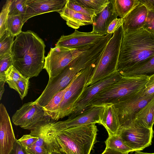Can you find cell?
Masks as SVG:
<instances>
[{
  "label": "cell",
  "mask_w": 154,
  "mask_h": 154,
  "mask_svg": "<svg viewBox=\"0 0 154 154\" xmlns=\"http://www.w3.org/2000/svg\"><path fill=\"white\" fill-rule=\"evenodd\" d=\"M101 154H128V153H123L109 148H106Z\"/></svg>",
  "instance_id": "cell-40"
},
{
  "label": "cell",
  "mask_w": 154,
  "mask_h": 154,
  "mask_svg": "<svg viewBox=\"0 0 154 154\" xmlns=\"http://www.w3.org/2000/svg\"><path fill=\"white\" fill-rule=\"evenodd\" d=\"M105 36L92 32H84L75 29L74 32L70 35H62L57 42L55 47L85 49L98 42Z\"/></svg>",
  "instance_id": "cell-12"
},
{
  "label": "cell",
  "mask_w": 154,
  "mask_h": 154,
  "mask_svg": "<svg viewBox=\"0 0 154 154\" xmlns=\"http://www.w3.org/2000/svg\"><path fill=\"white\" fill-rule=\"evenodd\" d=\"M122 77L121 74L116 71L88 86L75 105L73 112L69 116L68 119L73 118L87 110L89 103L97 95L119 80Z\"/></svg>",
  "instance_id": "cell-11"
},
{
  "label": "cell",
  "mask_w": 154,
  "mask_h": 154,
  "mask_svg": "<svg viewBox=\"0 0 154 154\" xmlns=\"http://www.w3.org/2000/svg\"><path fill=\"white\" fill-rule=\"evenodd\" d=\"M106 148H109L123 153L133 152V150L127 146L118 134L109 136L105 141Z\"/></svg>",
  "instance_id": "cell-24"
},
{
  "label": "cell",
  "mask_w": 154,
  "mask_h": 154,
  "mask_svg": "<svg viewBox=\"0 0 154 154\" xmlns=\"http://www.w3.org/2000/svg\"><path fill=\"white\" fill-rule=\"evenodd\" d=\"M29 78L24 77L15 82L7 83L11 88L16 91L18 93L22 100L27 94L29 85Z\"/></svg>",
  "instance_id": "cell-28"
},
{
  "label": "cell",
  "mask_w": 154,
  "mask_h": 154,
  "mask_svg": "<svg viewBox=\"0 0 154 154\" xmlns=\"http://www.w3.org/2000/svg\"><path fill=\"white\" fill-rule=\"evenodd\" d=\"M154 57V34L143 28L124 33L117 65L120 72Z\"/></svg>",
  "instance_id": "cell-2"
},
{
  "label": "cell",
  "mask_w": 154,
  "mask_h": 154,
  "mask_svg": "<svg viewBox=\"0 0 154 154\" xmlns=\"http://www.w3.org/2000/svg\"><path fill=\"white\" fill-rule=\"evenodd\" d=\"M42 107L35 101L24 103L13 115V123L16 125L30 131L41 123L50 120Z\"/></svg>",
  "instance_id": "cell-9"
},
{
  "label": "cell",
  "mask_w": 154,
  "mask_h": 154,
  "mask_svg": "<svg viewBox=\"0 0 154 154\" xmlns=\"http://www.w3.org/2000/svg\"><path fill=\"white\" fill-rule=\"evenodd\" d=\"M140 3L139 0H114L115 11L117 16L123 19Z\"/></svg>",
  "instance_id": "cell-23"
},
{
  "label": "cell",
  "mask_w": 154,
  "mask_h": 154,
  "mask_svg": "<svg viewBox=\"0 0 154 154\" xmlns=\"http://www.w3.org/2000/svg\"><path fill=\"white\" fill-rule=\"evenodd\" d=\"M103 109V106H93L73 118L61 121L63 128L64 130L70 127L91 124H100Z\"/></svg>",
  "instance_id": "cell-15"
},
{
  "label": "cell",
  "mask_w": 154,
  "mask_h": 154,
  "mask_svg": "<svg viewBox=\"0 0 154 154\" xmlns=\"http://www.w3.org/2000/svg\"><path fill=\"white\" fill-rule=\"evenodd\" d=\"M83 7L94 12L97 15L106 7L109 0H75Z\"/></svg>",
  "instance_id": "cell-25"
},
{
  "label": "cell",
  "mask_w": 154,
  "mask_h": 154,
  "mask_svg": "<svg viewBox=\"0 0 154 154\" xmlns=\"http://www.w3.org/2000/svg\"><path fill=\"white\" fill-rule=\"evenodd\" d=\"M123 18H116L109 24L107 30V34H113L116 30L122 24Z\"/></svg>",
  "instance_id": "cell-38"
},
{
  "label": "cell",
  "mask_w": 154,
  "mask_h": 154,
  "mask_svg": "<svg viewBox=\"0 0 154 154\" xmlns=\"http://www.w3.org/2000/svg\"><path fill=\"white\" fill-rule=\"evenodd\" d=\"M9 154H29L26 149L16 139L13 149Z\"/></svg>",
  "instance_id": "cell-39"
},
{
  "label": "cell",
  "mask_w": 154,
  "mask_h": 154,
  "mask_svg": "<svg viewBox=\"0 0 154 154\" xmlns=\"http://www.w3.org/2000/svg\"><path fill=\"white\" fill-rule=\"evenodd\" d=\"M103 106V109L100 124L106 128L109 136L117 135L120 128L117 109L112 103Z\"/></svg>",
  "instance_id": "cell-18"
},
{
  "label": "cell",
  "mask_w": 154,
  "mask_h": 154,
  "mask_svg": "<svg viewBox=\"0 0 154 154\" xmlns=\"http://www.w3.org/2000/svg\"><path fill=\"white\" fill-rule=\"evenodd\" d=\"M13 65L11 53L0 57V81L6 82L5 72Z\"/></svg>",
  "instance_id": "cell-31"
},
{
  "label": "cell",
  "mask_w": 154,
  "mask_h": 154,
  "mask_svg": "<svg viewBox=\"0 0 154 154\" xmlns=\"http://www.w3.org/2000/svg\"><path fill=\"white\" fill-rule=\"evenodd\" d=\"M27 0H11L8 15H21L23 20L26 9Z\"/></svg>",
  "instance_id": "cell-30"
},
{
  "label": "cell",
  "mask_w": 154,
  "mask_h": 154,
  "mask_svg": "<svg viewBox=\"0 0 154 154\" xmlns=\"http://www.w3.org/2000/svg\"><path fill=\"white\" fill-rule=\"evenodd\" d=\"M71 83L65 88L56 94L48 104L43 107L47 116L56 121L61 103Z\"/></svg>",
  "instance_id": "cell-22"
},
{
  "label": "cell",
  "mask_w": 154,
  "mask_h": 154,
  "mask_svg": "<svg viewBox=\"0 0 154 154\" xmlns=\"http://www.w3.org/2000/svg\"><path fill=\"white\" fill-rule=\"evenodd\" d=\"M144 89L113 104L118 111L120 129L131 123L135 115L154 99V94L143 95Z\"/></svg>",
  "instance_id": "cell-8"
},
{
  "label": "cell",
  "mask_w": 154,
  "mask_h": 154,
  "mask_svg": "<svg viewBox=\"0 0 154 154\" xmlns=\"http://www.w3.org/2000/svg\"></svg>",
  "instance_id": "cell-44"
},
{
  "label": "cell",
  "mask_w": 154,
  "mask_h": 154,
  "mask_svg": "<svg viewBox=\"0 0 154 154\" xmlns=\"http://www.w3.org/2000/svg\"><path fill=\"white\" fill-rule=\"evenodd\" d=\"M59 13L68 26L75 29L93 22L94 17L74 11L65 6Z\"/></svg>",
  "instance_id": "cell-19"
},
{
  "label": "cell",
  "mask_w": 154,
  "mask_h": 154,
  "mask_svg": "<svg viewBox=\"0 0 154 154\" xmlns=\"http://www.w3.org/2000/svg\"><path fill=\"white\" fill-rule=\"evenodd\" d=\"M14 37L6 30L5 33L0 37V57L11 53Z\"/></svg>",
  "instance_id": "cell-27"
},
{
  "label": "cell",
  "mask_w": 154,
  "mask_h": 154,
  "mask_svg": "<svg viewBox=\"0 0 154 154\" xmlns=\"http://www.w3.org/2000/svg\"><path fill=\"white\" fill-rule=\"evenodd\" d=\"M114 0L109 2L104 9L94 18L91 32L99 35L105 36L110 23L117 18L114 8Z\"/></svg>",
  "instance_id": "cell-17"
},
{
  "label": "cell",
  "mask_w": 154,
  "mask_h": 154,
  "mask_svg": "<svg viewBox=\"0 0 154 154\" xmlns=\"http://www.w3.org/2000/svg\"><path fill=\"white\" fill-rule=\"evenodd\" d=\"M11 0H7L3 5L0 14V37L6 31L7 22L9 12Z\"/></svg>",
  "instance_id": "cell-32"
},
{
  "label": "cell",
  "mask_w": 154,
  "mask_h": 154,
  "mask_svg": "<svg viewBox=\"0 0 154 154\" xmlns=\"http://www.w3.org/2000/svg\"><path fill=\"white\" fill-rule=\"evenodd\" d=\"M124 35L122 25L115 32L97 60L88 86L117 71L121 42Z\"/></svg>",
  "instance_id": "cell-5"
},
{
  "label": "cell",
  "mask_w": 154,
  "mask_h": 154,
  "mask_svg": "<svg viewBox=\"0 0 154 154\" xmlns=\"http://www.w3.org/2000/svg\"><path fill=\"white\" fill-rule=\"evenodd\" d=\"M148 12L146 6L140 2L123 19L124 33L131 32L143 28Z\"/></svg>",
  "instance_id": "cell-16"
},
{
  "label": "cell",
  "mask_w": 154,
  "mask_h": 154,
  "mask_svg": "<svg viewBox=\"0 0 154 154\" xmlns=\"http://www.w3.org/2000/svg\"><path fill=\"white\" fill-rule=\"evenodd\" d=\"M144 5L147 8L148 12L143 28L154 34V0H146Z\"/></svg>",
  "instance_id": "cell-29"
},
{
  "label": "cell",
  "mask_w": 154,
  "mask_h": 154,
  "mask_svg": "<svg viewBox=\"0 0 154 154\" xmlns=\"http://www.w3.org/2000/svg\"><path fill=\"white\" fill-rule=\"evenodd\" d=\"M68 0H27L26 9L23 20L24 24L33 17L53 12H59Z\"/></svg>",
  "instance_id": "cell-13"
},
{
  "label": "cell",
  "mask_w": 154,
  "mask_h": 154,
  "mask_svg": "<svg viewBox=\"0 0 154 154\" xmlns=\"http://www.w3.org/2000/svg\"><path fill=\"white\" fill-rule=\"evenodd\" d=\"M90 48L82 50L55 47L51 48L45 57L43 67L47 72L49 79L57 76L76 57Z\"/></svg>",
  "instance_id": "cell-7"
},
{
  "label": "cell",
  "mask_w": 154,
  "mask_h": 154,
  "mask_svg": "<svg viewBox=\"0 0 154 154\" xmlns=\"http://www.w3.org/2000/svg\"><path fill=\"white\" fill-rule=\"evenodd\" d=\"M65 6L76 12L94 17L96 16L94 12L85 8L76 2L75 0H68Z\"/></svg>",
  "instance_id": "cell-33"
},
{
  "label": "cell",
  "mask_w": 154,
  "mask_h": 154,
  "mask_svg": "<svg viewBox=\"0 0 154 154\" xmlns=\"http://www.w3.org/2000/svg\"><path fill=\"white\" fill-rule=\"evenodd\" d=\"M96 63L82 70L74 78L61 103L56 121L69 116L81 97L92 75Z\"/></svg>",
  "instance_id": "cell-6"
},
{
  "label": "cell",
  "mask_w": 154,
  "mask_h": 154,
  "mask_svg": "<svg viewBox=\"0 0 154 154\" xmlns=\"http://www.w3.org/2000/svg\"><path fill=\"white\" fill-rule=\"evenodd\" d=\"M38 139V137L33 136L29 134L23 135L17 141L26 149L33 145Z\"/></svg>",
  "instance_id": "cell-35"
},
{
  "label": "cell",
  "mask_w": 154,
  "mask_h": 154,
  "mask_svg": "<svg viewBox=\"0 0 154 154\" xmlns=\"http://www.w3.org/2000/svg\"><path fill=\"white\" fill-rule=\"evenodd\" d=\"M24 24L21 15H8L6 25V30L12 35L16 36L22 31V28Z\"/></svg>",
  "instance_id": "cell-26"
},
{
  "label": "cell",
  "mask_w": 154,
  "mask_h": 154,
  "mask_svg": "<svg viewBox=\"0 0 154 154\" xmlns=\"http://www.w3.org/2000/svg\"><path fill=\"white\" fill-rule=\"evenodd\" d=\"M134 154H154V153H148L146 152H142L140 151H136L135 152Z\"/></svg>",
  "instance_id": "cell-43"
},
{
  "label": "cell",
  "mask_w": 154,
  "mask_h": 154,
  "mask_svg": "<svg viewBox=\"0 0 154 154\" xmlns=\"http://www.w3.org/2000/svg\"><path fill=\"white\" fill-rule=\"evenodd\" d=\"M119 72L123 77H136L154 74V57L137 65Z\"/></svg>",
  "instance_id": "cell-20"
},
{
  "label": "cell",
  "mask_w": 154,
  "mask_h": 154,
  "mask_svg": "<svg viewBox=\"0 0 154 154\" xmlns=\"http://www.w3.org/2000/svg\"><path fill=\"white\" fill-rule=\"evenodd\" d=\"M154 99L135 115L132 122L140 127L151 128L154 124Z\"/></svg>",
  "instance_id": "cell-21"
},
{
  "label": "cell",
  "mask_w": 154,
  "mask_h": 154,
  "mask_svg": "<svg viewBox=\"0 0 154 154\" xmlns=\"http://www.w3.org/2000/svg\"><path fill=\"white\" fill-rule=\"evenodd\" d=\"M6 82H15L25 77L13 66L10 67L5 73Z\"/></svg>",
  "instance_id": "cell-34"
},
{
  "label": "cell",
  "mask_w": 154,
  "mask_h": 154,
  "mask_svg": "<svg viewBox=\"0 0 154 154\" xmlns=\"http://www.w3.org/2000/svg\"><path fill=\"white\" fill-rule=\"evenodd\" d=\"M5 81H0V100H1L2 95L5 91L4 85Z\"/></svg>",
  "instance_id": "cell-41"
},
{
  "label": "cell",
  "mask_w": 154,
  "mask_h": 154,
  "mask_svg": "<svg viewBox=\"0 0 154 154\" xmlns=\"http://www.w3.org/2000/svg\"><path fill=\"white\" fill-rule=\"evenodd\" d=\"M154 131L152 128L139 127L132 122L120 128L118 134L134 152L140 151L151 145Z\"/></svg>",
  "instance_id": "cell-10"
},
{
  "label": "cell",
  "mask_w": 154,
  "mask_h": 154,
  "mask_svg": "<svg viewBox=\"0 0 154 154\" xmlns=\"http://www.w3.org/2000/svg\"><path fill=\"white\" fill-rule=\"evenodd\" d=\"M0 154H9L16 140L10 116L4 105L0 104Z\"/></svg>",
  "instance_id": "cell-14"
},
{
  "label": "cell",
  "mask_w": 154,
  "mask_h": 154,
  "mask_svg": "<svg viewBox=\"0 0 154 154\" xmlns=\"http://www.w3.org/2000/svg\"><path fill=\"white\" fill-rule=\"evenodd\" d=\"M26 150L29 154H51L46 148L34 145Z\"/></svg>",
  "instance_id": "cell-37"
},
{
  "label": "cell",
  "mask_w": 154,
  "mask_h": 154,
  "mask_svg": "<svg viewBox=\"0 0 154 154\" xmlns=\"http://www.w3.org/2000/svg\"><path fill=\"white\" fill-rule=\"evenodd\" d=\"M143 94L147 96L154 94V74L149 77Z\"/></svg>",
  "instance_id": "cell-36"
},
{
  "label": "cell",
  "mask_w": 154,
  "mask_h": 154,
  "mask_svg": "<svg viewBox=\"0 0 154 154\" xmlns=\"http://www.w3.org/2000/svg\"><path fill=\"white\" fill-rule=\"evenodd\" d=\"M149 76L122 78L100 92L89 103L88 110L95 106L116 103L144 89Z\"/></svg>",
  "instance_id": "cell-4"
},
{
  "label": "cell",
  "mask_w": 154,
  "mask_h": 154,
  "mask_svg": "<svg viewBox=\"0 0 154 154\" xmlns=\"http://www.w3.org/2000/svg\"><path fill=\"white\" fill-rule=\"evenodd\" d=\"M51 154H63L58 149H57L53 151Z\"/></svg>",
  "instance_id": "cell-42"
},
{
  "label": "cell",
  "mask_w": 154,
  "mask_h": 154,
  "mask_svg": "<svg viewBox=\"0 0 154 154\" xmlns=\"http://www.w3.org/2000/svg\"><path fill=\"white\" fill-rule=\"evenodd\" d=\"M98 131L95 124L70 127L57 134L54 141L63 154H90L97 142Z\"/></svg>",
  "instance_id": "cell-3"
},
{
  "label": "cell",
  "mask_w": 154,
  "mask_h": 154,
  "mask_svg": "<svg viewBox=\"0 0 154 154\" xmlns=\"http://www.w3.org/2000/svg\"><path fill=\"white\" fill-rule=\"evenodd\" d=\"M45 47L36 33L22 32L16 36L11 48L13 66L25 77L38 76L43 69Z\"/></svg>",
  "instance_id": "cell-1"
}]
</instances>
